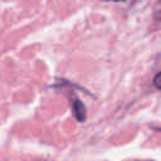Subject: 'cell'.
<instances>
[{
	"instance_id": "obj_1",
	"label": "cell",
	"mask_w": 161,
	"mask_h": 161,
	"mask_svg": "<svg viewBox=\"0 0 161 161\" xmlns=\"http://www.w3.org/2000/svg\"><path fill=\"white\" fill-rule=\"evenodd\" d=\"M72 111H73V114H74V117L77 118L78 122H84L86 121V117H87L86 106L74 94L72 96Z\"/></svg>"
},
{
	"instance_id": "obj_2",
	"label": "cell",
	"mask_w": 161,
	"mask_h": 161,
	"mask_svg": "<svg viewBox=\"0 0 161 161\" xmlns=\"http://www.w3.org/2000/svg\"><path fill=\"white\" fill-rule=\"evenodd\" d=\"M153 18L157 21H161V0H157L153 8Z\"/></svg>"
},
{
	"instance_id": "obj_3",
	"label": "cell",
	"mask_w": 161,
	"mask_h": 161,
	"mask_svg": "<svg viewBox=\"0 0 161 161\" xmlns=\"http://www.w3.org/2000/svg\"><path fill=\"white\" fill-rule=\"evenodd\" d=\"M153 84H155V87H156L157 89L161 91V72H158V73L155 75V78H153Z\"/></svg>"
},
{
	"instance_id": "obj_4",
	"label": "cell",
	"mask_w": 161,
	"mask_h": 161,
	"mask_svg": "<svg viewBox=\"0 0 161 161\" xmlns=\"http://www.w3.org/2000/svg\"><path fill=\"white\" fill-rule=\"evenodd\" d=\"M103 1H114V3H121V1H125V0H103Z\"/></svg>"
},
{
	"instance_id": "obj_5",
	"label": "cell",
	"mask_w": 161,
	"mask_h": 161,
	"mask_svg": "<svg viewBox=\"0 0 161 161\" xmlns=\"http://www.w3.org/2000/svg\"><path fill=\"white\" fill-rule=\"evenodd\" d=\"M132 3H137V1H140V0H131Z\"/></svg>"
},
{
	"instance_id": "obj_6",
	"label": "cell",
	"mask_w": 161,
	"mask_h": 161,
	"mask_svg": "<svg viewBox=\"0 0 161 161\" xmlns=\"http://www.w3.org/2000/svg\"><path fill=\"white\" fill-rule=\"evenodd\" d=\"M160 131H161V128H160Z\"/></svg>"
}]
</instances>
